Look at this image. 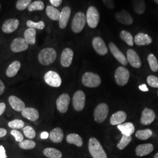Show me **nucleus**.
Returning a JSON list of instances; mask_svg holds the SVG:
<instances>
[{"label": "nucleus", "mask_w": 158, "mask_h": 158, "mask_svg": "<svg viewBox=\"0 0 158 158\" xmlns=\"http://www.w3.org/2000/svg\"><path fill=\"white\" fill-rule=\"evenodd\" d=\"M56 56V52L53 48H47L40 51L38 60L41 64L48 66L55 61Z\"/></svg>", "instance_id": "1"}, {"label": "nucleus", "mask_w": 158, "mask_h": 158, "mask_svg": "<svg viewBox=\"0 0 158 158\" xmlns=\"http://www.w3.org/2000/svg\"><path fill=\"white\" fill-rule=\"evenodd\" d=\"M89 150L93 158H107L101 143L95 138H91L89 142Z\"/></svg>", "instance_id": "2"}, {"label": "nucleus", "mask_w": 158, "mask_h": 158, "mask_svg": "<svg viewBox=\"0 0 158 158\" xmlns=\"http://www.w3.org/2000/svg\"><path fill=\"white\" fill-rule=\"evenodd\" d=\"M86 22L91 28H96L100 21V14L94 6H90L86 14Z\"/></svg>", "instance_id": "3"}, {"label": "nucleus", "mask_w": 158, "mask_h": 158, "mask_svg": "<svg viewBox=\"0 0 158 158\" xmlns=\"http://www.w3.org/2000/svg\"><path fill=\"white\" fill-rule=\"evenodd\" d=\"M82 83L86 87L94 88L100 85L102 80L97 74L93 72H86L83 75Z\"/></svg>", "instance_id": "4"}, {"label": "nucleus", "mask_w": 158, "mask_h": 158, "mask_svg": "<svg viewBox=\"0 0 158 158\" xmlns=\"http://www.w3.org/2000/svg\"><path fill=\"white\" fill-rule=\"evenodd\" d=\"M86 23V17L83 12H78L74 16L72 22V29L76 34L80 33Z\"/></svg>", "instance_id": "5"}, {"label": "nucleus", "mask_w": 158, "mask_h": 158, "mask_svg": "<svg viewBox=\"0 0 158 158\" xmlns=\"http://www.w3.org/2000/svg\"><path fill=\"white\" fill-rule=\"evenodd\" d=\"M109 108L107 104L101 103L98 104L94 111V119L98 123H103L107 118Z\"/></svg>", "instance_id": "6"}, {"label": "nucleus", "mask_w": 158, "mask_h": 158, "mask_svg": "<svg viewBox=\"0 0 158 158\" xmlns=\"http://www.w3.org/2000/svg\"><path fill=\"white\" fill-rule=\"evenodd\" d=\"M130 77V72L128 70L123 66L117 68L115 72V79L116 83L121 86H124L127 84Z\"/></svg>", "instance_id": "7"}, {"label": "nucleus", "mask_w": 158, "mask_h": 158, "mask_svg": "<svg viewBox=\"0 0 158 158\" xmlns=\"http://www.w3.org/2000/svg\"><path fill=\"white\" fill-rule=\"evenodd\" d=\"M44 80L47 85L53 87H59L62 84L60 76L54 71L48 72L45 74Z\"/></svg>", "instance_id": "8"}, {"label": "nucleus", "mask_w": 158, "mask_h": 158, "mask_svg": "<svg viewBox=\"0 0 158 158\" xmlns=\"http://www.w3.org/2000/svg\"><path fill=\"white\" fill-rule=\"evenodd\" d=\"M85 96L83 91H76L73 97V106L75 110L80 111L83 110L85 106Z\"/></svg>", "instance_id": "9"}, {"label": "nucleus", "mask_w": 158, "mask_h": 158, "mask_svg": "<svg viewBox=\"0 0 158 158\" xmlns=\"http://www.w3.org/2000/svg\"><path fill=\"white\" fill-rule=\"evenodd\" d=\"M10 47L13 52L18 53L28 49L29 44L24 38H17L12 40Z\"/></svg>", "instance_id": "10"}, {"label": "nucleus", "mask_w": 158, "mask_h": 158, "mask_svg": "<svg viewBox=\"0 0 158 158\" xmlns=\"http://www.w3.org/2000/svg\"><path fill=\"white\" fill-rule=\"evenodd\" d=\"M92 44L94 50L100 55L104 56L107 53V47L102 38L98 36L94 37L93 40Z\"/></svg>", "instance_id": "11"}, {"label": "nucleus", "mask_w": 158, "mask_h": 158, "mask_svg": "<svg viewBox=\"0 0 158 158\" xmlns=\"http://www.w3.org/2000/svg\"><path fill=\"white\" fill-rule=\"evenodd\" d=\"M19 21L18 19L11 18L6 20L2 25V31L5 34H11L18 28Z\"/></svg>", "instance_id": "12"}, {"label": "nucleus", "mask_w": 158, "mask_h": 158, "mask_svg": "<svg viewBox=\"0 0 158 158\" xmlns=\"http://www.w3.org/2000/svg\"><path fill=\"white\" fill-rule=\"evenodd\" d=\"M70 98L68 94H62L59 96L56 100V107L57 110L61 113L68 111Z\"/></svg>", "instance_id": "13"}, {"label": "nucleus", "mask_w": 158, "mask_h": 158, "mask_svg": "<svg viewBox=\"0 0 158 158\" xmlns=\"http://www.w3.org/2000/svg\"><path fill=\"white\" fill-rule=\"evenodd\" d=\"M109 48L111 53L113 54V56L119 62L121 63L124 66L127 65V63H128L127 59L114 43L110 42L109 44Z\"/></svg>", "instance_id": "14"}, {"label": "nucleus", "mask_w": 158, "mask_h": 158, "mask_svg": "<svg viewBox=\"0 0 158 158\" xmlns=\"http://www.w3.org/2000/svg\"><path fill=\"white\" fill-rule=\"evenodd\" d=\"M114 17L118 22L124 25H130L133 23L132 17L125 10H123L121 11L116 12Z\"/></svg>", "instance_id": "15"}, {"label": "nucleus", "mask_w": 158, "mask_h": 158, "mask_svg": "<svg viewBox=\"0 0 158 158\" xmlns=\"http://www.w3.org/2000/svg\"><path fill=\"white\" fill-rule=\"evenodd\" d=\"M73 55V51L70 48H65L63 51L60 56V63L62 66L64 68L69 67L72 63Z\"/></svg>", "instance_id": "16"}, {"label": "nucleus", "mask_w": 158, "mask_h": 158, "mask_svg": "<svg viewBox=\"0 0 158 158\" xmlns=\"http://www.w3.org/2000/svg\"><path fill=\"white\" fill-rule=\"evenodd\" d=\"M127 60L130 64L135 68H139L142 65L141 59L135 51L130 49L127 52Z\"/></svg>", "instance_id": "17"}, {"label": "nucleus", "mask_w": 158, "mask_h": 158, "mask_svg": "<svg viewBox=\"0 0 158 158\" xmlns=\"http://www.w3.org/2000/svg\"><path fill=\"white\" fill-rule=\"evenodd\" d=\"M71 14V9L69 6H64L60 12V15L59 20L60 28H65L68 25L69 19Z\"/></svg>", "instance_id": "18"}, {"label": "nucleus", "mask_w": 158, "mask_h": 158, "mask_svg": "<svg viewBox=\"0 0 158 158\" xmlns=\"http://www.w3.org/2000/svg\"><path fill=\"white\" fill-rule=\"evenodd\" d=\"M155 118V113L152 110L149 108H145L142 113L141 123L143 125L151 124Z\"/></svg>", "instance_id": "19"}, {"label": "nucleus", "mask_w": 158, "mask_h": 158, "mask_svg": "<svg viewBox=\"0 0 158 158\" xmlns=\"http://www.w3.org/2000/svg\"><path fill=\"white\" fill-rule=\"evenodd\" d=\"M8 102L12 108L18 112H22L26 108L25 103L16 96H10L8 98Z\"/></svg>", "instance_id": "20"}, {"label": "nucleus", "mask_w": 158, "mask_h": 158, "mask_svg": "<svg viewBox=\"0 0 158 158\" xmlns=\"http://www.w3.org/2000/svg\"><path fill=\"white\" fill-rule=\"evenodd\" d=\"M22 115L31 121H36L40 117L38 111L34 108H25L22 111Z\"/></svg>", "instance_id": "21"}, {"label": "nucleus", "mask_w": 158, "mask_h": 158, "mask_svg": "<svg viewBox=\"0 0 158 158\" xmlns=\"http://www.w3.org/2000/svg\"><path fill=\"white\" fill-rule=\"evenodd\" d=\"M152 42V40L150 36L144 33L137 34L134 38V42L136 45H148Z\"/></svg>", "instance_id": "22"}, {"label": "nucleus", "mask_w": 158, "mask_h": 158, "mask_svg": "<svg viewBox=\"0 0 158 158\" xmlns=\"http://www.w3.org/2000/svg\"><path fill=\"white\" fill-rule=\"evenodd\" d=\"M153 150V145L151 143H145L138 145L136 148V155L138 156H143L149 155Z\"/></svg>", "instance_id": "23"}, {"label": "nucleus", "mask_w": 158, "mask_h": 158, "mask_svg": "<svg viewBox=\"0 0 158 158\" xmlns=\"http://www.w3.org/2000/svg\"><path fill=\"white\" fill-rule=\"evenodd\" d=\"M127 118L126 113L119 111L117 113H114L110 118V123L113 125H118L124 123Z\"/></svg>", "instance_id": "24"}, {"label": "nucleus", "mask_w": 158, "mask_h": 158, "mask_svg": "<svg viewBox=\"0 0 158 158\" xmlns=\"http://www.w3.org/2000/svg\"><path fill=\"white\" fill-rule=\"evenodd\" d=\"M64 138V134L62 130L60 128H56L51 131L49 134V138L55 143H60L62 141Z\"/></svg>", "instance_id": "25"}, {"label": "nucleus", "mask_w": 158, "mask_h": 158, "mask_svg": "<svg viewBox=\"0 0 158 158\" xmlns=\"http://www.w3.org/2000/svg\"><path fill=\"white\" fill-rule=\"evenodd\" d=\"M118 129L123 135L127 136H131L135 131V127L131 123H126L118 125Z\"/></svg>", "instance_id": "26"}, {"label": "nucleus", "mask_w": 158, "mask_h": 158, "mask_svg": "<svg viewBox=\"0 0 158 158\" xmlns=\"http://www.w3.org/2000/svg\"><path fill=\"white\" fill-rule=\"evenodd\" d=\"M132 6L134 11L138 14H143L146 10L145 0H132Z\"/></svg>", "instance_id": "27"}, {"label": "nucleus", "mask_w": 158, "mask_h": 158, "mask_svg": "<svg viewBox=\"0 0 158 158\" xmlns=\"http://www.w3.org/2000/svg\"><path fill=\"white\" fill-rule=\"evenodd\" d=\"M21 63L19 61H14L8 67L6 70V75L9 77L15 76L21 68Z\"/></svg>", "instance_id": "28"}, {"label": "nucleus", "mask_w": 158, "mask_h": 158, "mask_svg": "<svg viewBox=\"0 0 158 158\" xmlns=\"http://www.w3.org/2000/svg\"><path fill=\"white\" fill-rule=\"evenodd\" d=\"M36 29L29 28L24 32V39L28 44L34 45L36 42Z\"/></svg>", "instance_id": "29"}, {"label": "nucleus", "mask_w": 158, "mask_h": 158, "mask_svg": "<svg viewBox=\"0 0 158 158\" xmlns=\"http://www.w3.org/2000/svg\"><path fill=\"white\" fill-rule=\"evenodd\" d=\"M47 16L53 21H59L60 15V12L55 7L52 6H47L46 9Z\"/></svg>", "instance_id": "30"}, {"label": "nucleus", "mask_w": 158, "mask_h": 158, "mask_svg": "<svg viewBox=\"0 0 158 158\" xmlns=\"http://www.w3.org/2000/svg\"><path fill=\"white\" fill-rule=\"evenodd\" d=\"M66 141L69 143L73 144L78 147H81L83 143L81 137L76 134H69L66 137Z\"/></svg>", "instance_id": "31"}, {"label": "nucleus", "mask_w": 158, "mask_h": 158, "mask_svg": "<svg viewBox=\"0 0 158 158\" xmlns=\"http://www.w3.org/2000/svg\"><path fill=\"white\" fill-rule=\"evenodd\" d=\"M44 155L49 158H62V153L58 149L53 148H47L44 150Z\"/></svg>", "instance_id": "32"}, {"label": "nucleus", "mask_w": 158, "mask_h": 158, "mask_svg": "<svg viewBox=\"0 0 158 158\" xmlns=\"http://www.w3.org/2000/svg\"><path fill=\"white\" fill-rule=\"evenodd\" d=\"M119 36H120L121 39L123 40H124L127 45H128L130 46H132L134 45V41L133 39V36H132V34L129 32L128 31H125V30L122 31L120 32Z\"/></svg>", "instance_id": "33"}, {"label": "nucleus", "mask_w": 158, "mask_h": 158, "mask_svg": "<svg viewBox=\"0 0 158 158\" xmlns=\"http://www.w3.org/2000/svg\"><path fill=\"white\" fill-rule=\"evenodd\" d=\"M152 131L150 129L139 130L136 131L135 136L137 138L141 140H146L152 135Z\"/></svg>", "instance_id": "34"}, {"label": "nucleus", "mask_w": 158, "mask_h": 158, "mask_svg": "<svg viewBox=\"0 0 158 158\" xmlns=\"http://www.w3.org/2000/svg\"><path fill=\"white\" fill-rule=\"evenodd\" d=\"M45 8V4L42 1H35L31 3L28 7L29 11H42Z\"/></svg>", "instance_id": "35"}, {"label": "nucleus", "mask_w": 158, "mask_h": 158, "mask_svg": "<svg viewBox=\"0 0 158 158\" xmlns=\"http://www.w3.org/2000/svg\"><path fill=\"white\" fill-rule=\"evenodd\" d=\"M148 61L152 71L156 72L158 71V62L156 57L153 54H150L148 56Z\"/></svg>", "instance_id": "36"}, {"label": "nucleus", "mask_w": 158, "mask_h": 158, "mask_svg": "<svg viewBox=\"0 0 158 158\" xmlns=\"http://www.w3.org/2000/svg\"><path fill=\"white\" fill-rule=\"evenodd\" d=\"M131 140H132V138L131 136L123 135V136H122L120 141L119 142V143L117 145V148L120 150L124 149L130 143Z\"/></svg>", "instance_id": "37"}, {"label": "nucleus", "mask_w": 158, "mask_h": 158, "mask_svg": "<svg viewBox=\"0 0 158 158\" xmlns=\"http://www.w3.org/2000/svg\"><path fill=\"white\" fill-rule=\"evenodd\" d=\"M27 25L29 28H34L35 29H40V30L44 29L45 27V23L42 21L35 23L32 21L29 20L27 22Z\"/></svg>", "instance_id": "38"}, {"label": "nucleus", "mask_w": 158, "mask_h": 158, "mask_svg": "<svg viewBox=\"0 0 158 158\" xmlns=\"http://www.w3.org/2000/svg\"><path fill=\"white\" fill-rule=\"evenodd\" d=\"M19 146L23 149H32L36 147V143L32 140H23L19 142Z\"/></svg>", "instance_id": "39"}, {"label": "nucleus", "mask_w": 158, "mask_h": 158, "mask_svg": "<svg viewBox=\"0 0 158 158\" xmlns=\"http://www.w3.org/2000/svg\"><path fill=\"white\" fill-rule=\"evenodd\" d=\"M8 125L10 128H11L14 130L21 129V128H23V127H24L25 123L22 120L16 119H14L11 121L9 122Z\"/></svg>", "instance_id": "40"}, {"label": "nucleus", "mask_w": 158, "mask_h": 158, "mask_svg": "<svg viewBox=\"0 0 158 158\" xmlns=\"http://www.w3.org/2000/svg\"><path fill=\"white\" fill-rule=\"evenodd\" d=\"M32 0H18L16 3V8L19 11L27 9L31 4Z\"/></svg>", "instance_id": "41"}, {"label": "nucleus", "mask_w": 158, "mask_h": 158, "mask_svg": "<svg viewBox=\"0 0 158 158\" xmlns=\"http://www.w3.org/2000/svg\"><path fill=\"white\" fill-rule=\"evenodd\" d=\"M23 132L25 136L29 139H34L36 136L35 131L30 126H26L23 127Z\"/></svg>", "instance_id": "42"}, {"label": "nucleus", "mask_w": 158, "mask_h": 158, "mask_svg": "<svg viewBox=\"0 0 158 158\" xmlns=\"http://www.w3.org/2000/svg\"><path fill=\"white\" fill-rule=\"evenodd\" d=\"M148 84L153 88H158V77L155 76L151 75L147 78Z\"/></svg>", "instance_id": "43"}, {"label": "nucleus", "mask_w": 158, "mask_h": 158, "mask_svg": "<svg viewBox=\"0 0 158 158\" xmlns=\"http://www.w3.org/2000/svg\"><path fill=\"white\" fill-rule=\"evenodd\" d=\"M11 134L13 136H14L16 141L19 142H21V141H23V135L17 130H12L11 131Z\"/></svg>", "instance_id": "44"}, {"label": "nucleus", "mask_w": 158, "mask_h": 158, "mask_svg": "<svg viewBox=\"0 0 158 158\" xmlns=\"http://www.w3.org/2000/svg\"><path fill=\"white\" fill-rule=\"evenodd\" d=\"M102 1L106 6L110 10L114 9L115 6L114 0H102Z\"/></svg>", "instance_id": "45"}, {"label": "nucleus", "mask_w": 158, "mask_h": 158, "mask_svg": "<svg viewBox=\"0 0 158 158\" xmlns=\"http://www.w3.org/2000/svg\"><path fill=\"white\" fill-rule=\"evenodd\" d=\"M52 6L54 7H57L60 6L62 2V0H49Z\"/></svg>", "instance_id": "46"}, {"label": "nucleus", "mask_w": 158, "mask_h": 158, "mask_svg": "<svg viewBox=\"0 0 158 158\" xmlns=\"http://www.w3.org/2000/svg\"><path fill=\"white\" fill-rule=\"evenodd\" d=\"M0 158H7L6 155V149L2 145L0 146Z\"/></svg>", "instance_id": "47"}, {"label": "nucleus", "mask_w": 158, "mask_h": 158, "mask_svg": "<svg viewBox=\"0 0 158 158\" xmlns=\"http://www.w3.org/2000/svg\"><path fill=\"white\" fill-rule=\"evenodd\" d=\"M6 108V104L4 102H0V116L5 111Z\"/></svg>", "instance_id": "48"}, {"label": "nucleus", "mask_w": 158, "mask_h": 158, "mask_svg": "<svg viewBox=\"0 0 158 158\" xmlns=\"http://www.w3.org/2000/svg\"><path fill=\"white\" fill-rule=\"evenodd\" d=\"M5 91V85L2 81L0 79V96H1Z\"/></svg>", "instance_id": "49"}, {"label": "nucleus", "mask_w": 158, "mask_h": 158, "mask_svg": "<svg viewBox=\"0 0 158 158\" xmlns=\"http://www.w3.org/2000/svg\"><path fill=\"white\" fill-rule=\"evenodd\" d=\"M48 137H49V134L48 132H43L41 134H40V138L42 139H47Z\"/></svg>", "instance_id": "50"}, {"label": "nucleus", "mask_w": 158, "mask_h": 158, "mask_svg": "<svg viewBox=\"0 0 158 158\" xmlns=\"http://www.w3.org/2000/svg\"><path fill=\"white\" fill-rule=\"evenodd\" d=\"M7 131L4 128H0V138H2L6 135Z\"/></svg>", "instance_id": "51"}, {"label": "nucleus", "mask_w": 158, "mask_h": 158, "mask_svg": "<svg viewBox=\"0 0 158 158\" xmlns=\"http://www.w3.org/2000/svg\"><path fill=\"white\" fill-rule=\"evenodd\" d=\"M139 89L142 91H148L149 90L145 85H141L139 86Z\"/></svg>", "instance_id": "52"}, {"label": "nucleus", "mask_w": 158, "mask_h": 158, "mask_svg": "<svg viewBox=\"0 0 158 158\" xmlns=\"http://www.w3.org/2000/svg\"><path fill=\"white\" fill-rule=\"evenodd\" d=\"M158 158V152L154 156V158Z\"/></svg>", "instance_id": "53"}, {"label": "nucleus", "mask_w": 158, "mask_h": 158, "mask_svg": "<svg viewBox=\"0 0 158 158\" xmlns=\"http://www.w3.org/2000/svg\"><path fill=\"white\" fill-rule=\"evenodd\" d=\"M156 3H157V4H158V0H153Z\"/></svg>", "instance_id": "54"}, {"label": "nucleus", "mask_w": 158, "mask_h": 158, "mask_svg": "<svg viewBox=\"0 0 158 158\" xmlns=\"http://www.w3.org/2000/svg\"><path fill=\"white\" fill-rule=\"evenodd\" d=\"M0 10H1V4H0Z\"/></svg>", "instance_id": "55"}, {"label": "nucleus", "mask_w": 158, "mask_h": 158, "mask_svg": "<svg viewBox=\"0 0 158 158\" xmlns=\"http://www.w3.org/2000/svg\"></svg>", "instance_id": "56"}]
</instances>
